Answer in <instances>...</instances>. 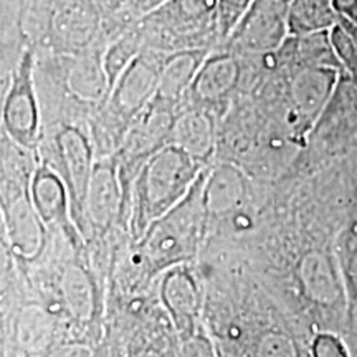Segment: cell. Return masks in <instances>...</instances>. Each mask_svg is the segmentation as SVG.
Instances as JSON below:
<instances>
[{"label": "cell", "instance_id": "6da1fadb", "mask_svg": "<svg viewBox=\"0 0 357 357\" xmlns=\"http://www.w3.org/2000/svg\"><path fill=\"white\" fill-rule=\"evenodd\" d=\"M205 166L167 144L146 160L131 190V231L141 240L155 220L187 197Z\"/></svg>", "mask_w": 357, "mask_h": 357}, {"label": "cell", "instance_id": "7a4b0ae2", "mask_svg": "<svg viewBox=\"0 0 357 357\" xmlns=\"http://www.w3.org/2000/svg\"><path fill=\"white\" fill-rule=\"evenodd\" d=\"M207 172L205 167L187 197L155 220L139 240V258L149 275L169 271L192 261L197 255L208 218L204 200Z\"/></svg>", "mask_w": 357, "mask_h": 357}, {"label": "cell", "instance_id": "3957f363", "mask_svg": "<svg viewBox=\"0 0 357 357\" xmlns=\"http://www.w3.org/2000/svg\"><path fill=\"white\" fill-rule=\"evenodd\" d=\"M293 0H255L227 38V52L236 56H270L289 37Z\"/></svg>", "mask_w": 357, "mask_h": 357}, {"label": "cell", "instance_id": "277c9868", "mask_svg": "<svg viewBox=\"0 0 357 357\" xmlns=\"http://www.w3.org/2000/svg\"><path fill=\"white\" fill-rule=\"evenodd\" d=\"M55 154L58 162L55 171L63 178L70 195L71 220L79 234H84V230H88L84 204L96 164L93 160L91 144L82 129L63 126L55 136Z\"/></svg>", "mask_w": 357, "mask_h": 357}, {"label": "cell", "instance_id": "5b68a950", "mask_svg": "<svg viewBox=\"0 0 357 357\" xmlns=\"http://www.w3.org/2000/svg\"><path fill=\"white\" fill-rule=\"evenodd\" d=\"M144 20L162 37L182 40L184 50L207 48L202 40L218 35V0H167Z\"/></svg>", "mask_w": 357, "mask_h": 357}, {"label": "cell", "instance_id": "8992f818", "mask_svg": "<svg viewBox=\"0 0 357 357\" xmlns=\"http://www.w3.org/2000/svg\"><path fill=\"white\" fill-rule=\"evenodd\" d=\"M2 126L17 146L33 151L38 144L40 114L33 84V55L24 52L13 71L2 106Z\"/></svg>", "mask_w": 357, "mask_h": 357}, {"label": "cell", "instance_id": "52a82bcc", "mask_svg": "<svg viewBox=\"0 0 357 357\" xmlns=\"http://www.w3.org/2000/svg\"><path fill=\"white\" fill-rule=\"evenodd\" d=\"M162 61L151 53H139L116 82L108 111L126 129L158 96Z\"/></svg>", "mask_w": 357, "mask_h": 357}, {"label": "cell", "instance_id": "ba28073f", "mask_svg": "<svg viewBox=\"0 0 357 357\" xmlns=\"http://www.w3.org/2000/svg\"><path fill=\"white\" fill-rule=\"evenodd\" d=\"M307 137L321 149H341L357 139V75H339L331 100Z\"/></svg>", "mask_w": 357, "mask_h": 357}, {"label": "cell", "instance_id": "9c48e42d", "mask_svg": "<svg viewBox=\"0 0 357 357\" xmlns=\"http://www.w3.org/2000/svg\"><path fill=\"white\" fill-rule=\"evenodd\" d=\"M129 204L124 192L118 159H101L95 164L84 204L86 229L95 234H106L116 220L124 215Z\"/></svg>", "mask_w": 357, "mask_h": 357}, {"label": "cell", "instance_id": "30bf717a", "mask_svg": "<svg viewBox=\"0 0 357 357\" xmlns=\"http://www.w3.org/2000/svg\"><path fill=\"white\" fill-rule=\"evenodd\" d=\"M341 73L342 71L336 68L319 66V68L301 70L293 75L289 84V108L298 132H311L331 100Z\"/></svg>", "mask_w": 357, "mask_h": 357}, {"label": "cell", "instance_id": "8fae6325", "mask_svg": "<svg viewBox=\"0 0 357 357\" xmlns=\"http://www.w3.org/2000/svg\"><path fill=\"white\" fill-rule=\"evenodd\" d=\"M240 78L242 65L238 56L227 50L213 53L200 66L187 98L192 101L194 108L218 113L229 105L231 95L238 88Z\"/></svg>", "mask_w": 357, "mask_h": 357}, {"label": "cell", "instance_id": "7c38bea8", "mask_svg": "<svg viewBox=\"0 0 357 357\" xmlns=\"http://www.w3.org/2000/svg\"><path fill=\"white\" fill-rule=\"evenodd\" d=\"M160 300L181 341L199 331L200 289L189 268L181 265L166 271L160 284Z\"/></svg>", "mask_w": 357, "mask_h": 357}, {"label": "cell", "instance_id": "4fadbf2b", "mask_svg": "<svg viewBox=\"0 0 357 357\" xmlns=\"http://www.w3.org/2000/svg\"><path fill=\"white\" fill-rule=\"evenodd\" d=\"M3 222L13 252L24 260H35L47 245V229L30 199L29 187L15 199L2 202Z\"/></svg>", "mask_w": 357, "mask_h": 357}, {"label": "cell", "instance_id": "5bb4252c", "mask_svg": "<svg viewBox=\"0 0 357 357\" xmlns=\"http://www.w3.org/2000/svg\"><path fill=\"white\" fill-rule=\"evenodd\" d=\"M29 194L45 223L60 225L65 230L75 231L68 190H66L63 178L50 164H40L35 169L30 178Z\"/></svg>", "mask_w": 357, "mask_h": 357}, {"label": "cell", "instance_id": "9a60e30c", "mask_svg": "<svg viewBox=\"0 0 357 357\" xmlns=\"http://www.w3.org/2000/svg\"><path fill=\"white\" fill-rule=\"evenodd\" d=\"M215 121L212 113L192 106L190 109L177 114L167 144L178 147L205 166L215 153Z\"/></svg>", "mask_w": 357, "mask_h": 357}, {"label": "cell", "instance_id": "2e32d148", "mask_svg": "<svg viewBox=\"0 0 357 357\" xmlns=\"http://www.w3.org/2000/svg\"><path fill=\"white\" fill-rule=\"evenodd\" d=\"M207 58V48L178 50L164 56L155 100L177 108L178 102L189 95L192 83Z\"/></svg>", "mask_w": 357, "mask_h": 357}, {"label": "cell", "instance_id": "e0dca14e", "mask_svg": "<svg viewBox=\"0 0 357 357\" xmlns=\"http://www.w3.org/2000/svg\"><path fill=\"white\" fill-rule=\"evenodd\" d=\"M248 195V182L240 169L223 164L208 169L204 187V200L208 217L234 215L243 207Z\"/></svg>", "mask_w": 357, "mask_h": 357}, {"label": "cell", "instance_id": "ac0fdd59", "mask_svg": "<svg viewBox=\"0 0 357 357\" xmlns=\"http://www.w3.org/2000/svg\"><path fill=\"white\" fill-rule=\"evenodd\" d=\"M275 55L276 61L291 68L293 75L301 70L319 68V66L344 71L333 50L329 32L305 35V37H288Z\"/></svg>", "mask_w": 357, "mask_h": 357}, {"label": "cell", "instance_id": "d6986e66", "mask_svg": "<svg viewBox=\"0 0 357 357\" xmlns=\"http://www.w3.org/2000/svg\"><path fill=\"white\" fill-rule=\"evenodd\" d=\"M303 289L318 305H336L341 300V281L331 258L324 253H310L300 263Z\"/></svg>", "mask_w": 357, "mask_h": 357}, {"label": "cell", "instance_id": "ffe728a7", "mask_svg": "<svg viewBox=\"0 0 357 357\" xmlns=\"http://www.w3.org/2000/svg\"><path fill=\"white\" fill-rule=\"evenodd\" d=\"M337 24L334 0H293L289 7V37L331 32Z\"/></svg>", "mask_w": 357, "mask_h": 357}, {"label": "cell", "instance_id": "44dd1931", "mask_svg": "<svg viewBox=\"0 0 357 357\" xmlns=\"http://www.w3.org/2000/svg\"><path fill=\"white\" fill-rule=\"evenodd\" d=\"M61 296L71 318L86 323L96 312V289L91 276L79 265H68L61 275Z\"/></svg>", "mask_w": 357, "mask_h": 357}, {"label": "cell", "instance_id": "7402d4cb", "mask_svg": "<svg viewBox=\"0 0 357 357\" xmlns=\"http://www.w3.org/2000/svg\"><path fill=\"white\" fill-rule=\"evenodd\" d=\"M137 55H139V53H137V43L134 42L132 38L119 40V42L114 43L108 50V53H106L102 68H105L106 78H108L109 95L111 91H113L116 82H118L119 77L124 73V70L131 65V61Z\"/></svg>", "mask_w": 357, "mask_h": 357}, {"label": "cell", "instance_id": "603a6c76", "mask_svg": "<svg viewBox=\"0 0 357 357\" xmlns=\"http://www.w3.org/2000/svg\"><path fill=\"white\" fill-rule=\"evenodd\" d=\"M331 37L333 50L336 53L339 63L346 73L357 75V45L349 33V30L339 22L334 29L329 32Z\"/></svg>", "mask_w": 357, "mask_h": 357}, {"label": "cell", "instance_id": "cb8c5ba5", "mask_svg": "<svg viewBox=\"0 0 357 357\" xmlns=\"http://www.w3.org/2000/svg\"><path fill=\"white\" fill-rule=\"evenodd\" d=\"M255 0H218V35L229 38Z\"/></svg>", "mask_w": 357, "mask_h": 357}, {"label": "cell", "instance_id": "d4e9b609", "mask_svg": "<svg viewBox=\"0 0 357 357\" xmlns=\"http://www.w3.org/2000/svg\"><path fill=\"white\" fill-rule=\"evenodd\" d=\"M258 357H298L293 339L280 333H271L261 339Z\"/></svg>", "mask_w": 357, "mask_h": 357}, {"label": "cell", "instance_id": "484cf974", "mask_svg": "<svg viewBox=\"0 0 357 357\" xmlns=\"http://www.w3.org/2000/svg\"><path fill=\"white\" fill-rule=\"evenodd\" d=\"M312 357H349L347 347L341 337L331 333H321L311 344Z\"/></svg>", "mask_w": 357, "mask_h": 357}, {"label": "cell", "instance_id": "4316f807", "mask_svg": "<svg viewBox=\"0 0 357 357\" xmlns=\"http://www.w3.org/2000/svg\"><path fill=\"white\" fill-rule=\"evenodd\" d=\"M177 357H215V351L208 337L197 331L178 342Z\"/></svg>", "mask_w": 357, "mask_h": 357}, {"label": "cell", "instance_id": "83f0119b", "mask_svg": "<svg viewBox=\"0 0 357 357\" xmlns=\"http://www.w3.org/2000/svg\"><path fill=\"white\" fill-rule=\"evenodd\" d=\"M339 22L357 25V0H334Z\"/></svg>", "mask_w": 357, "mask_h": 357}, {"label": "cell", "instance_id": "f1b7e54d", "mask_svg": "<svg viewBox=\"0 0 357 357\" xmlns=\"http://www.w3.org/2000/svg\"><path fill=\"white\" fill-rule=\"evenodd\" d=\"M52 357H93L91 351L84 344H66L58 347Z\"/></svg>", "mask_w": 357, "mask_h": 357}, {"label": "cell", "instance_id": "f546056e", "mask_svg": "<svg viewBox=\"0 0 357 357\" xmlns=\"http://www.w3.org/2000/svg\"><path fill=\"white\" fill-rule=\"evenodd\" d=\"M166 2L167 0H134V7H136L137 12L142 13V15H149L151 12H154L155 8H159Z\"/></svg>", "mask_w": 357, "mask_h": 357}, {"label": "cell", "instance_id": "4dcf8cb0", "mask_svg": "<svg viewBox=\"0 0 357 357\" xmlns=\"http://www.w3.org/2000/svg\"><path fill=\"white\" fill-rule=\"evenodd\" d=\"M349 278H351L352 288H354V291L357 294V252L354 253V257L351 258V263H349Z\"/></svg>", "mask_w": 357, "mask_h": 357}, {"label": "cell", "instance_id": "1f68e13d", "mask_svg": "<svg viewBox=\"0 0 357 357\" xmlns=\"http://www.w3.org/2000/svg\"><path fill=\"white\" fill-rule=\"evenodd\" d=\"M342 24V22H341ZM346 26L347 30H349V33L352 35V38H354V42H356V45H357V25H349V24H342Z\"/></svg>", "mask_w": 357, "mask_h": 357}]
</instances>
